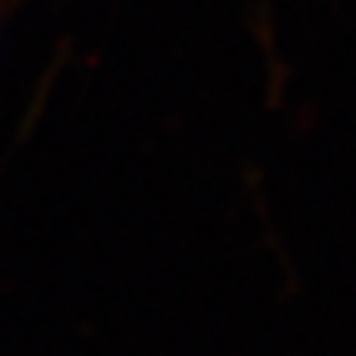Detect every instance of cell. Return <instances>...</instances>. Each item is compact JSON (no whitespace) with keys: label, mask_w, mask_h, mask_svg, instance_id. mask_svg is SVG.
Here are the masks:
<instances>
[{"label":"cell","mask_w":356,"mask_h":356,"mask_svg":"<svg viewBox=\"0 0 356 356\" xmlns=\"http://www.w3.org/2000/svg\"><path fill=\"white\" fill-rule=\"evenodd\" d=\"M3 3H7V0H0V7H3Z\"/></svg>","instance_id":"cell-1"}]
</instances>
